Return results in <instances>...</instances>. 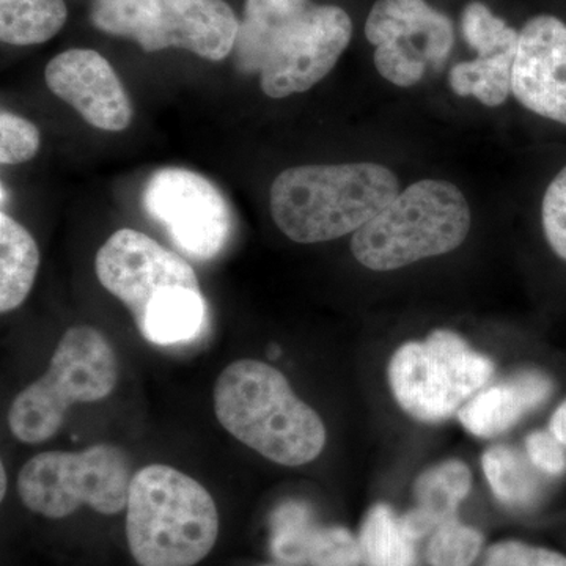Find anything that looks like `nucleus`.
<instances>
[{
    "label": "nucleus",
    "mask_w": 566,
    "mask_h": 566,
    "mask_svg": "<svg viewBox=\"0 0 566 566\" xmlns=\"http://www.w3.org/2000/svg\"><path fill=\"white\" fill-rule=\"evenodd\" d=\"M132 460L122 447L96 444L82 452H43L18 475V494L33 513L50 520L73 515L88 505L117 515L128 505Z\"/></svg>",
    "instance_id": "9"
},
{
    "label": "nucleus",
    "mask_w": 566,
    "mask_h": 566,
    "mask_svg": "<svg viewBox=\"0 0 566 566\" xmlns=\"http://www.w3.org/2000/svg\"><path fill=\"white\" fill-rule=\"evenodd\" d=\"M483 566H566V556L549 547L506 539L486 551Z\"/></svg>",
    "instance_id": "28"
},
{
    "label": "nucleus",
    "mask_w": 566,
    "mask_h": 566,
    "mask_svg": "<svg viewBox=\"0 0 566 566\" xmlns=\"http://www.w3.org/2000/svg\"><path fill=\"white\" fill-rule=\"evenodd\" d=\"M483 471L495 497L509 506L534 504L539 494L536 480L526 458L506 446L488 449L482 458Z\"/></svg>",
    "instance_id": "21"
},
{
    "label": "nucleus",
    "mask_w": 566,
    "mask_h": 566,
    "mask_svg": "<svg viewBox=\"0 0 566 566\" xmlns=\"http://www.w3.org/2000/svg\"><path fill=\"white\" fill-rule=\"evenodd\" d=\"M471 222V208L455 185L417 181L354 233L352 252L368 270H400L455 251L464 243Z\"/></svg>",
    "instance_id": "6"
},
{
    "label": "nucleus",
    "mask_w": 566,
    "mask_h": 566,
    "mask_svg": "<svg viewBox=\"0 0 566 566\" xmlns=\"http://www.w3.org/2000/svg\"><path fill=\"white\" fill-rule=\"evenodd\" d=\"M40 268V249L25 227L0 212V312L14 311L28 300Z\"/></svg>",
    "instance_id": "17"
},
{
    "label": "nucleus",
    "mask_w": 566,
    "mask_h": 566,
    "mask_svg": "<svg viewBox=\"0 0 566 566\" xmlns=\"http://www.w3.org/2000/svg\"><path fill=\"white\" fill-rule=\"evenodd\" d=\"M512 92L526 109L566 126V22L560 18L538 14L524 24Z\"/></svg>",
    "instance_id": "14"
},
{
    "label": "nucleus",
    "mask_w": 566,
    "mask_h": 566,
    "mask_svg": "<svg viewBox=\"0 0 566 566\" xmlns=\"http://www.w3.org/2000/svg\"><path fill=\"white\" fill-rule=\"evenodd\" d=\"M398 193L397 175L381 164L297 166L271 186V216L294 243H326L356 233Z\"/></svg>",
    "instance_id": "3"
},
{
    "label": "nucleus",
    "mask_w": 566,
    "mask_h": 566,
    "mask_svg": "<svg viewBox=\"0 0 566 566\" xmlns=\"http://www.w3.org/2000/svg\"><path fill=\"white\" fill-rule=\"evenodd\" d=\"M142 207L175 248L193 260L214 259L232 238V208L208 178L192 170L166 167L153 174Z\"/></svg>",
    "instance_id": "11"
},
{
    "label": "nucleus",
    "mask_w": 566,
    "mask_h": 566,
    "mask_svg": "<svg viewBox=\"0 0 566 566\" xmlns=\"http://www.w3.org/2000/svg\"><path fill=\"white\" fill-rule=\"evenodd\" d=\"M95 271L150 344H189L203 333L208 305L196 271L148 234L133 229L112 234L96 253Z\"/></svg>",
    "instance_id": "2"
},
{
    "label": "nucleus",
    "mask_w": 566,
    "mask_h": 566,
    "mask_svg": "<svg viewBox=\"0 0 566 566\" xmlns=\"http://www.w3.org/2000/svg\"><path fill=\"white\" fill-rule=\"evenodd\" d=\"M353 21L344 9L312 0H245L234 65L260 74L270 98L311 91L348 48Z\"/></svg>",
    "instance_id": "1"
},
{
    "label": "nucleus",
    "mask_w": 566,
    "mask_h": 566,
    "mask_svg": "<svg viewBox=\"0 0 566 566\" xmlns=\"http://www.w3.org/2000/svg\"><path fill=\"white\" fill-rule=\"evenodd\" d=\"M482 546L483 535L453 517L431 534L427 562L430 566H472Z\"/></svg>",
    "instance_id": "24"
},
{
    "label": "nucleus",
    "mask_w": 566,
    "mask_h": 566,
    "mask_svg": "<svg viewBox=\"0 0 566 566\" xmlns=\"http://www.w3.org/2000/svg\"><path fill=\"white\" fill-rule=\"evenodd\" d=\"M117 381L118 360L107 338L92 326L70 327L46 374L11 403V433L24 444H43L61 430L71 406L109 397Z\"/></svg>",
    "instance_id": "7"
},
{
    "label": "nucleus",
    "mask_w": 566,
    "mask_h": 566,
    "mask_svg": "<svg viewBox=\"0 0 566 566\" xmlns=\"http://www.w3.org/2000/svg\"><path fill=\"white\" fill-rule=\"evenodd\" d=\"M98 31L136 41L145 52L178 48L221 62L233 52L240 21L226 0H95Z\"/></svg>",
    "instance_id": "8"
},
{
    "label": "nucleus",
    "mask_w": 566,
    "mask_h": 566,
    "mask_svg": "<svg viewBox=\"0 0 566 566\" xmlns=\"http://www.w3.org/2000/svg\"><path fill=\"white\" fill-rule=\"evenodd\" d=\"M312 510L303 502L290 501L271 517V553L286 565H307L308 546L316 532Z\"/></svg>",
    "instance_id": "22"
},
{
    "label": "nucleus",
    "mask_w": 566,
    "mask_h": 566,
    "mask_svg": "<svg viewBox=\"0 0 566 566\" xmlns=\"http://www.w3.org/2000/svg\"><path fill=\"white\" fill-rule=\"evenodd\" d=\"M553 382L539 371H521L501 385L476 394L460 411V422L476 438H495L515 427L527 412L545 403Z\"/></svg>",
    "instance_id": "15"
},
{
    "label": "nucleus",
    "mask_w": 566,
    "mask_h": 566,
    "mask_svg": "<svg viewBox=\"0 0 566 566\" xmlns=\"http://www.w3.org/2000/svg\"><path fill=\"white\" fill-rule=\"evenodd\" d=\"M41 134L32 122L10 111L0 114V163L13 166L31 161L40 150Z\"/></svg>",
    "instance_id": "26"
},
{
    "label": "nucleus",
    "mask_w": 566,
    "mask_h": 566,
    "mask_svg": "<svg viewBox=\"0 0 566 566\" xmlns=\"http://www.w3.org/2000/svg\"><path fill=\"white\" fill-rule=\"evenodd\" d=\"M516 52H499L491 57L457 63L450 70V87L458 96H474L488 107L501 106L512 92Z\"/></svg>",
    "instance_id": "20"
},
{
    "label": "nucleus",
    "mask_w": 566,
    "mask_h": 566,
    "mask_svg": "<svg viewBox=\"0 0 566 566\" xmlns=\"http://www.w3.org/2000/svg\"><path fill=\"white\" fill-rule=\"evenodd\" d=\"M66 20L63 0H0V40L13 46L46 43Z\"/></svg>",
    "instance_id": "18"
},
{
    "label": "nucleus",
    "mask_w": 566,
    "mask_h": 566,
    "mask_svg": "<svg viewBox=\"0 0 566 566\" xmlns=\"http://www.w3.org/2000/svg\"><path fill=\"white\" fill-rule=\"evenodd\" d=\"M549 430L554 438L566 447V400L554 412Z\"/></svg>",
    "instance_id": "30"
},
{
    "label": "nucleus",
    "mask_w": 566,
    "mask_h": 566,
    "mask_svg": "<svg viewBox=\"0 0 566 566\" xmlns=\"http://www.w3.org/2000/svg\"><path fill=\"white\" fill-rule=\"evenodd\" d=\"M44 81L88 125L112 133L132 125L133 104L128 92L99 52L69 50L55 55L44 70Z\"/></svg>",
    "instance_id": "13"
},
{
    "label": "nucleus",
    "mask_w": 566,
    "mask_h": 566,
    "mask_svg": "<svg viewBox=\"0 0 566 566\" xmlns=\"http://www.w3.org/2000/svg\"><path fill=\"white\" fill-rule=\"evenodd\" d=\"M528 460L547 475L558 476L566 472V450L553 433L535 431L526 439Z\"/></svg>",
    "instance_id": "29"
},
{
    "label": "nucleus",
    "mask_w": 566,
    "mask_h": 566,
    "mask_svg": "<svg viewBox=\"0 0 566 566\" xmlns=\"http://www.w3.org/2000/svg\"><path fill=\"white\" fill-rule=\"evenodd\" d=\"M494 374V364L452 331L438 329L424 342L395 352L389 385L395 400L420 422L436 423L455 415Z\"/></svg>",
    "instance_id": "10"
},
{
    "label": "nucleus",
    "mask_w": 566,
    "mask_h": 566,
    "mask_svg": "<svg viewBox=\"0 0 566 566\" xmlns=\"http://www.w3.org/2000/svg\"><path fill=\"white\" fill-rule=\"evenodd\" d=\"M219 536L214 499L172 465L150 464L133 476L126 538L139 566H196Z\"/></svg>",
    "instance_id": "5"
},
{
    "label": "nucleus",
    "mask_w": 566,
    "mask_h": 566,
    "mask_svg": "<svg viewBox=\"0 0 566 566\" xmlns=\"http://www.w3.org/2000/svg\"><path fill=\"white\" fill-rule=\"evenodd\" d=\"M214 411L238 441L281 465L312 463L326 446L322 417L296 397L285 375L260 360H237L222 371Z\"/></svg>",
    "instance_id": "4"
},
{
    "label": "nucleus",
    "mask_w": 566,
    "mask_h": 566,
    "mask_svg": "<svg viewBox=\"0 0 566 566\" xmlns=\"http://www.w3.org/2000/svg\"><path fill=\"white\" fill-rule=\"evenodd\" d=\"M461 32L465 43L479 54V57L517 51L520 44V32L495 17L490 7L479 0L464 7L461 14Z\"/></svg>",
    "instance_id": "23"
},
{
    "label": "nucleus",
    "mask_w": 566,
    "mask_h": 566,
    "mask_svg": "<svg viewBox=\"0 0 566 566\" xmlns=\"http://www.w3.org/2000/svg\"><path fill=\"white\" fill-rule=\"evenodd\" d=\"M471 485V471L461 461H444L427 469L415 485V509L401 516L406 534L417 542L453 520Z\"/></svg>",
    "instance_id": "16"
},
{
    "label": "nucleus",
    "mask_w": 566,
    "mask_h": 566,
    "mask_svg": "<svg viewBox=\"0 0 566 566\" xmlns=\"http://www.w3.org/2000/svg\"><path fill=\"white\" fill-rule=\"evenodd\" d=\"M0 483H2V488H0V497H6L7 493V474H6V465L2 464V468H0Z\"/></svg>",
    "instance_id": "31"
},
{
    "label": "nucleus",
    "mask_w": 566,
    "mask_h": 566,
    "mask_svg": "<svg viewBox=\"0 0 566 566\" xmlns=\"http://www.w3.org/2000/svg\"><path fill=\"white\" fill-rule=\"evenodd\" d=\"M367 566H415V539L406 534L401 517L386 504L375 505L365 516L359 534Z\"/></svg>",
    "instance_id": "19"
},
{
    "label": "nucleus",
    "mask_w": 566,
    "mask_h": 566,
    "mask_svg": "<svg viewBox=\"0 0 566 566\" xmlns=\"http://www.w3.org/2000/svg\"><path fill=\"white\" fill-rule=\"evenodd\" d=\"M363 562L359 538L348 528L327 526L316 528L308 546L307 565L359 566Z\"/></svg>",
    "instance_id": "25"
},
{
    "label": "nucleus",
    "mask_w": 566,
    "mask_h": 566,
    "mask_svg": "<svg viewBox=\"0 0 566 566\" xmlns=\"http://www.w3.org/2000/svg\"><path fill=\"white\" fill-rule=\"evenodd\" d=\"M365 36L376 46V70L397 87L422 81L428 66L444 69L455 44L452 20L424 0H376Z\"/></svg>",
    "instance_id": "12"
},
{
    "label": "nucleus",
    "mask_w": 566,
    "mask_h": 566,
    "mask_svg": "<svg viewBox=\"0 0 566 566\" xmlns=\"http://www.w3.org/2000/svg\"><path fill=\"white\" fill-rule=\"evenodd\" d=\"M542 223L547 244L566 262V166L553 178L543 196Z\"/></svg>",
    "instance_id": "27"
}]
</instances>
